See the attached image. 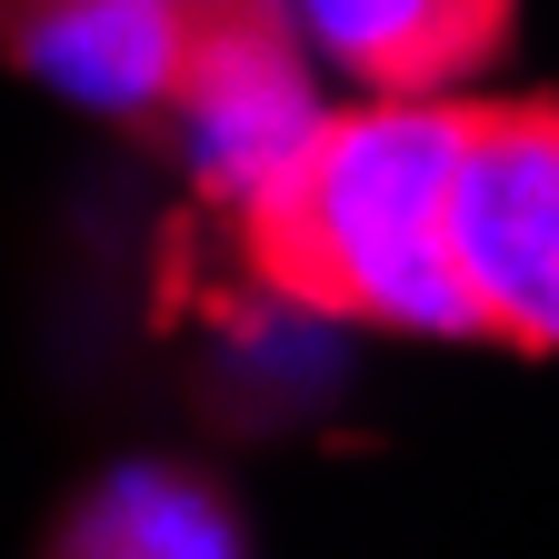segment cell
<instances>
[{
    "instance_id": "6da1fadb",
    "label": "cell",
    "mask_w": 559,
    "mask_h": 559,
    "mask_svg": "<svg viewBox=\"0 0 559 559\" xmlns=\"http://www.w3.org/2000/svg\"><path fill=\"white\" fill-rule=\"evenodd\" d=\"M460 91H370L349 110H320L230 200L250 280L310 320L479 340V300L460 270Z\"/></svg>"
},
{
    "instance_id": "7a4b0ae2",
    "label": "cell",
    "mask_w": 559,
    "mask_h": 559,
    "mask_svg": "<svg viewBox=\"0 0 559 559\" xmlns=\"http://www.w3.org/2000/svg\"><path fill=\"white\" fill-rule=\"evenodd\" d=\"M460 270L479 300V340L559 360V91L469 100Z\"/></svg>"
},
{
    "instance_id": "3957f363",
    "label": "cell",
    "mask_w": 559,
    "mask_h": 559,
    "mask_svg": "<svg viewBox=\"0 0 559 559\" xmlns=\"http://www.w3.org/2000/svg\"><path fill=\"white\" fill-rule=\"evenodd\" d=\"M190 40L200 21L170 11V0H0V60L21 81H40L50 100L120 120L140 140L180 130Z\"/></svg>"
},
{
    "instance_id": "277c9868",
    "label": "cell",
    "mask_w": 559,
    "mask_h": 559,
    "mask_svg": "<svg viewBox=\"0 0 559 559\" xmlns=\"http://www.w3.org/2000/svg\"><path fill=\"white\" fill-rule=\"evenodd\" d=\"M300 31L360 91H469L510 50L520 0H300Z\"/></svg>"
},
{
    "instance_id": "5b68a950",
    "label": "cell",
    "mask_w": 559,
    "mask_h": 559,
    "mask_svg": "<svg viewBox=\"0 0 559 559\" xmlns=\"http://www.w3.org/2000/svg\"><path fill=\"white\" fill-rule=\"evenodd\" d=\"M50 549H70V559H140V549L151 559H221V549H250V539H240V510L210 479H190L170 460H130L91 500L60 510Z\"/></svg>"
},
{
    "instance_id": "8992f818",
    "label": "cell",
    "mask_w": 559,
    "mask_h": 559,
    "mask_svg": "<svg viewBox=\"0 0 559 559\" xmlns=\"http://www.w3.org/2000/svg\"><path fill=\"white\" fill-rule=\"evenodd\" d=\"M170 11H190V21H240V11H280V0H170Z\"/></svg>"
}]
</instances>
